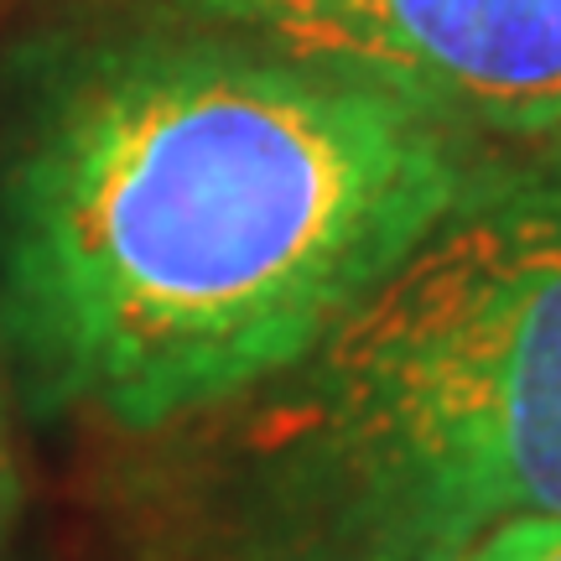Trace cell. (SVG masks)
<instances>
[{"instance_id": "obj_1", "label": "cell", "mask_w": 561, "mask_h": 561, "mask_svg": "<svg viewBox=\"0 0 561 561\" xmlns=\"http://www.w3.org/2000/svg\"><path fill=\"white\" fill-rule=\"evenodd\" d=\"M494 136L146 21L62 42L0 146V364L32 416L161 437L301 359Z\"/></svg>"}, {"instance_id": "obj_2", "label": "cell", "mask_w": 561, "mask_h": 561, "mask_svg": "<svg viewBox=\"0 0 561 561\" xmlns=\"http://www.w3.org/2000/svg\"><path fill=\"white\" fill-rule=\"evenodd\" d=\"M146 442L136 561H468L561 525V130L494 140L301 359Z\"/></svg>"}, {"instance_id": "obj_3", "label": "cell", "mask_w": 561, "mask_h": 561, "mask_svg": "<svg viewBox=\"0 0 561 561\" xmlns=\"http://www.w3.org/2000/svg\"><path fill=\"white\" fill-rule=\"evenodd\" d=\"M146 16L385 83L494 140L561 130V0H140Z\"/></svg>"}, {"instance_id": "obj_4", "label": "cell", "mask_w": 561, "mask_h": 561, "mask_svg": "<svg viewBox=\"0 0 561 561\" xmlns=\"http://www.w3.org/2000/svg\"><path fill=\"white\" fill-rule=\"evenodd\" d=\"M468 561H561V525H525L479 546Z\"/></svg>"}, {"instance_id": "obj_5", "label": "cell", "mask_w": 561, "mask_h": 561, "mask_svg": "<svg viewBox=\"0 0 561 561\" xmlns=\"http://www.w3.org/2000/svg\"><path fill=\"white\" fill-rule=\"evenodd\" d=\"M16 530V458H11V432H5V385H0V561Z\"/></svg>"}]
</instances>
